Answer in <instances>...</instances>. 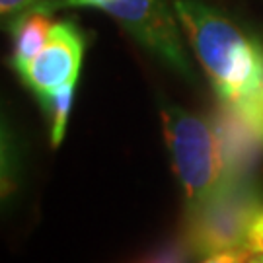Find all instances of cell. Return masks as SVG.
I'll return each instance as SVG.
<instances>
[{
    "label": "cell",
    "instance_id": "1",
    "mask_svg": "<svg viewBox=\"0 0 263 263\" xmlns=\"http://www.w3.org/2000/svg\"><path fill=\"white\" fill-rule=\"evenodd\" d=\"M174 14L220 105L263 137V43L201 0H174Z\"/></svg>",
    "mask_w": 263,
    "mask_h": 263
},
{
    "label": "cell",
    "instance_id": "2",
    "mask_svg": "<svg viewBox=\"0 0 263 263\" xmlns=\"http://www.w3.org/2000/svg\"><path fill=\"white\" fill-rule=\"evenodd\" d=\"M162 129L178 176L185 209L205 205L230 178L213 123L178 105L162 107Z\"/></svg>",
    "mask_w": 263,
    "mask_h": 263
},
{
    "label": "cell",
    "instance_id": "3",
    "mask_svg": "<svg viewBox=\"0 0 263 263\" xmlns=\"http://www.w3.org/2000/svg\"><path fill=\"white\" fill-rule=\"evenodd\" d=\"M263 207V191L248 176H232L205 205L187 213V246L199 257L246 248L248 228ZM248 250V248H246Z\"/></svg>",
    "mask_w": 263,
    "mask_h": 263
},
{
    "label": "cell",
    "instance_id": "4",
    "mask_svg": "<svg viewBox=\"0 0 263 263\" xmlns=\"http://www.w3.org/2000/svg\"><path fill=\"white\" fill-rule=\"evenodd\" d=\"M151 53L185 78L193 76L181 45L176 14L164 0H111L104 8Z\"/></svg>",
    "mask_w": 263,
    "mask_h": 263
},
{
    "label": "cell",
    "instance_id": "5",
    "mask_svg": "<svg viewBox=\"0 0 263 263\" xmlns=\"http://www.w3.org/2000/svg\"><path fill=\"white\" fill-rule=\"evenodd\" d=\"M84 57V37L70 22H55L49 41L20 74L33 94L45 96L76 82Z\"/></svg>",
    "mask_w": 263,
    "mask_h": 263
},
{
    "label": "cell",
    "instance_id": "6",
    "mask_svg": "<svg viewBox=\"0 0 263 263\" xmlns=\"http://www.w3.org/2000/svg\"><path fill=\"white\" fill-rule=\"evenodd\" d=\"M51 14H53V8L37 6L28 12H22L10 22V31L14 39L10 65L18 74L28 68L29 63L39 55V51L49 41L51 29L55 26V20Z\"/></svg>",
    "mask_w": 263,
    "mask_h": 263
},
{
    "label": "cell",
    "instance_id": "7",
    "mask_svg": "<svg viewBox=\"0 0 263 263\" xmlns=\"http://www.w3.org/2000/svg\"><path fill=\"white\" fill-rule=\"evenodd\" d=\"M74 86L76 82L59 88L55 92L45 96H39V102L43 105L45 113L49 115V127H51V144L59 146L65 139L66 121L72 109V100H74Z\"/></svg>",
    "mask_w": 263,
    "mask_h": 263
},
{
    "label": "cell",
    "instance_id": "8",
    "mask_svg": "<svg viewBox=\"0 0 263 263\" xmlns=\"http://www.w3.org/2000/svg\"><path fill=\"white\" fill-rule=\"evenodd\" d=\"M61 4H63V0H61ZM37 6H49L55 10L57 0H0V14H2V20L10 24L22 12H28Z\"/></svg>",
    "mask_w": 263,
    "mask_h": 263
},
{
    "label": "cell",
    "instance_id": "9",
    "mask_svg": "<svg viewBox=\"0 0 263 263\" xmlns=\"http://www.w3.org/2000/svg\"><path fill=\"white\" fill-rule=\"evenodd\" d=\"M246 248L252 254H263V207L255 213L252 218V224L248 228V238H246Z\"/></svg>",
    "mask_w": 263,
    "mask_h": 263
},
{
    "label": "cell",
    "instance_id": "10",
    "mask_svg": "<svg viewBox=\"0 0 263 263\" xmlns=\"http://www.w3.org/2000/svg\"><path fill=\"white\" fill-rule=\"evenodd\" d=\"M252 255L250 250L246 248H236V250H226V252H218V254H211L203 257L201 263H246V259Z\"/></svg>",
    "mask_w": 263,
    "mask_h": 263
},
{
    "label": "cell",
    "instance_id": "11",
    "mask_svg": "<svg viewBox=\"0 0 263 263\" xmlns=\"http://www.w3.org/2000/svg\"><path fill=\"white\" fill-rule=\"evenodd\" d=\"M111 0H63L66 6H92V8L104 10Z\"/></svg>",
    "mask_w": 263,
    "mask_h": 263
},
{
    "label": "cell",
    "instance_id": "12",
    "mask_svg": "<svg viewBox=\"0 0 263 263\" xmlns=\"http://www.w3.org/2000/svg\"><path fill=\"white\" fill-rule=\"evenodd\" d=\"M152 263H181V257L178 255V252H168V254H162Z\"/></svg>",
    "mask_w": 263,
    "mask_h": 263
},
{
    "label": "cell",
    "instance_id": "13",
    "mask_svg": "<svg viewBox=\"0 0 263 263\" xmlns=\"http://www.w3.org/2000/svg\"><path fill=\"white\" fill-rule=\"evenodd\" d=\"M246 263H261V257H259V255H255V254H252L248 259H246Z\"/></svg>",
    "mask_w": 263,
    "mask_h": 263
},
{
    "label": "cell",
    "instance_id": "14",
    "mask_svg": "<svg viewBox=\"0 0 263 263\" xmlns=\"http://www.w3.org/2000/svg\"><path fill=\"white\" fill-rule=\"evenodd\" d=\"M259 257H261V263H263V254H259Z\"/></svg>",
    "mask_w": 263,
    "mask_h": 263
}]
</instances>
